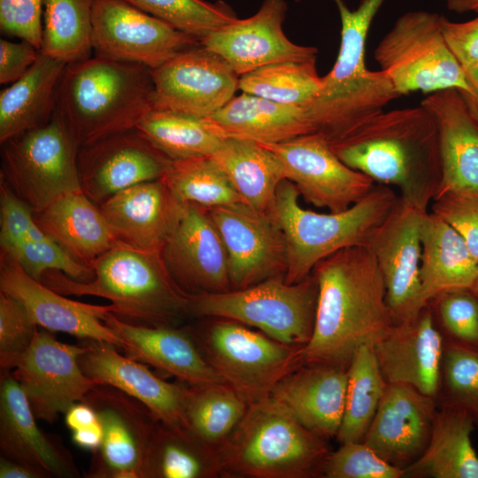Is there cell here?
I'll use <instances>...</instances> for the list:
<instances>
[{
	"mask_svg": "<svg viewBox=\"0 0 478 478\" xmlns=\"http://www.w3.org/2000/svg\"><path fill=\"white\" fill-rule=\"evenodd\" d=\"M312 274L318 301L303 362L347 368L361 345L374 344L394 324L382 274L366 246L340 250L320 261Z\"/></svg>",
	"mask_w": 478,
	"mask_h": 478,
	"instance_id": "1",
	"label": "cell"
},
{
	"mask_svg": "<svg viewBox=\"0 0 478 478\" xmlns=\"http://www.w3.org/2000/svg\"><path fill=\"white\" fill-rule=\"evenodd\" d=\"M330 147L348 166L396 187L401 198L421 210L440 189L438 131L422 105L382 112Z\"/></svg>",
	"mask_w": 478,
	"mask_h": 478,
	"instance_id": "2",
	"label": "cell"
},
{
	"mask_svg": "<svg viewBox=\"0 0 478 478\" xmlns=\"http://www.w3.org/2000/svg\"><path fill=\"white\" fill-rule=\"evenodd\" d=\"M153 109L150 69L95 55L66 65L55 112L81 148L136 127Z\"/></svg>",
	"mask_w": 478,
	"mask_h": 478,
	"instance_id": "3",
	"label": "cell"
},
{
	"mask_svg": "<svg viewBox=\"0 0 478 478\" xmlns=\"http://www.w3.org/2000/svg\"><path fill=\"white\" fill-rule=\"evenodd\" d=\"M94 278L81 282L57 271H46L41 282L65 296H95L111 301L112 313L134 325L177 327L190 316L189 294L168 273L160 252L124 243L92 264Z\"/></svg>",
	"mask_w": 478,
	"mask_h": 478,
	"instance_id": "4",
	"label": "cell"
},
{
	"mask_svg": "<svg viewBox=\"0 0 478 478\" xmlns=\"http://www.w3.org/2000/svg\"><path fill=\"white\" fill-rule=\"evenodd\" d=\"M333 1L341 19L337 58L305 108L315 132L329 145L348 137L400 96L382 71L368 70L365 65L368 31L385 0H361L355 10L343 0Z\"/></svg>",
	"mask_w": 478,
	"mask_h": 478,
	"instance_id": "5",
	"label": "cell"
},
{
	"mask_svg": "<svg viewBox=\"0 0 478 478\" xmlns=\"http://www.w3.org/2000/svg\"><path fill=\"white\" fill-rule=\"evenodd\" d=\"M221 477H322L327 441L306 428L272 395L249 404L217 447Z\"/></svg>",
	"mask_w": 478,
	"mask_h": 478,
	"instance_id": "6",
	"label": "cell"
},
{
	"mask_svg": "<svg viewBox=\"0 0 478 478\" xmlns=\"http://www.w3.org/2000/svg\"><path fill=\"white\" fill-rule=\"evenodd\" d=\"M293 182L283 180L276 192L273 216L286 243L284 279L297 283L330 255L351 246H366L371 236L395 205L398 195L375 183L359 202L340 212L319 213L303 209Z\"/></svg>",
	"mask_w": 478,
	"mask_h": 478,
	"instance_id": "7",
	"label": "cell"
},
{
	"mask_svg": "<svg viewBox=\"0 0 478 478\" xmlns=\"http://www.w3.org/2000/svg\"><path fill=\"white\" fill-rule=\"evenodd\" d=\"M189 297L190 316L235 320L283 343L304 347L313 332L318 284L312 274L297 283L278 275L244 289Z\"/></svg>",
	"mask_w": 478,
	"mask_h": 478,
	"instance_id": "8",
	"label": "cell"
},
{
	"mask_svg": "<svg viewBox=\"0 0 478 478\" xmlns=\"http://www.w3.org/2000/svg\"><path fill=\"white\" fill-rule=\"evenodd\" d=\"M209 319L213 320L186 328L207 361L249 404L270 396L285 375L304 364L302 347L235 320Z\"/></svg>",
	"mask_w": 478,
	"mask_h": 478,
	"instance_id": "9",
	"label": "cell"
},
{
	"mask_svg": "<svg viewBox=\"0 0 478 478\" xmlns=\"http://www.w3.org/2000/svg\"><path fill=\"white\" fill-rule=\"evenodd\" d=\"M442 18L436 12H408L376 46L374 59L400 96L415 91L469 90L465 71L445 42Z\"/></svg>",
	"mask_w": 478,
	"mask_h": 478,
	"instance_id": "10",
	"label": "cell"
},
{
	"mask_svg": "<svg viewBox=\"0 0 478 478\" xmlns=\"http://www.w3.org/2000/svg\"><path fill=\"white\" fill-rule=\"evenodd\" d=\"M1 144V179L34 212L81 190L79 148L56 112L44 125Z\"/></svg>",
	"mask_w": 478,
	"mask_h": 478,
	"instance_id": "11",
	"label": "cell"
},
{
	"mask_svg": "<svg viewBox=\"0 0 478 478\" xmlns=\"http://www.w3.org/2000/svg\"><path fill=\"white\" fill-rule=\"evenodd\" d=\"M53 332L35 330L28 348L0 362L24 390L36 419L52 423L97 383L81 369L80 357L88 347L58 341Z\"/></svg>",
	"mask_w": 478,
	"mask_h": 478,
	"instance_id": "12",
	"label": "cell"
},
{
	"mask_svg": "<svg viewBox=\"0 0 478 478\" xmlns=\"http://www.w3.org/2000/svg\"><path fill=\"white\" fill-rule=\"evenodd\" d=\"M201 42L125 0H93L96 56L158 68Z\"/></svg>",
	"mask_w": 478,
	"mask_h": 478,
	"instance_id": "13",
	"label": "cell"
},
{
	"mask_svg": "<svg viewBox=\"0 0 478 478\" xmlns=\"http://www.w3.org/2000/svg\"><path fill=\"white\" fill-rule=\"evenodd\" d=\"M82 401L95 409L103 428L86 477L142 478L157 418L139 400L107 384H97Z\"/></svg>",
	"mask_w": 478,
	"mask_h": 478,
	"instance_id": "14",
	"label": "cell"
},
{
	"mask_svg": "<svg viewBox=\"0 0 478 478\" xmlns=\"http://www.w3.org/2000/svg\"><path fill=\"white\" fill-rule=\"evenodd\" d=\"M260 143L277 155L285 178L306 202L330 212L349 209L375 185L370 177L344 164L320 133L279 143Z\"/></svg>",
	"mask_w": 478,
	"mask_h": 478,
	"instance_id": "15",
	"label": "cell"
},
{
	"mask_svg": "<svg viewBox=\"0 0 478 478\" xmlns=\"http://www.w3.org/2000/svg\"><path fill=\"white\" fill-rule=\"evenodd\" d=\"M427 212L398 196L366 245L382 274L394 324L413 319L426 306L421 298L420 266L421 225Z\"/></svg>",
	"mask_w": 478,
	"mask_h": 478,
	"instance_id": "16",
	"label": "cell"
},
{
	"mask_svg": "<svg viewBox=\"0 0 478 478\" xmlns=\"http://www.w3.org/2000/svg\"><path fill=\"white\" fill-rule=\"evenodd\" d=\"M206 212L227 254L231 289L285 275V238L272 213L258 212L243 203Z\"/></svg>",
	"mask_w": 478,
	"mask_h": 478,
	"instance_id": "17",
	"label": "cell"
},
{
	"mask_svg": "<svg viewBox=\"0 0 478 478\" xmlns=\"http://www.w3.org/2000/svg\"><path fill=\"white\" fill-rule=\"evenodd\" d=\"M154 109L205 118L223 107L239 89V75L202 44L151 70Z\"/></svg>",
	"mask_w": 478,
	"mask_h": 478,
	"instance_id": "18",
	"label": "cell"
},
{
	"mask_svg": "<svg viewBox=\"0 0 478 478\" xmlns=\"http://www.w3.org/2000/svg\"><path fill=\"white\" fill-rule=\"evenodd\" d=\"M77 162L81 190L99 205L125 189L162 178L172 159L134 127L79 148Z\"/></svg>",
	"mask_w": 478,
	"mask_h": 478,
	"instance_id": "19",
	"label": "cell"
},
{
	"mask_svg": "<svg viewBox=\"0 0 478 478\" xmlns=\"http://www.w3.org/2000/svg\"><path fill=\"white\" fill-rule=\"evenodd\" d=\"M288 6L284 0H264L258 12L211 33L201 41L243 75L264 66L285 61H316L318 50L292 42L282 24Z\"/></svg>",
	"mask_w": 478,
	"mask_h": 478,
	"instance_id": "20",
	"label": "cell"
},
{
	"mask_svg": "<svg viewBox=\"0 0 478 478\" xmlns=\"http://www.w3.org/2000/svg\"><path fill=\"white\" fill-rule=\"evenodd\" d=\"M161 256L171 277L188 294L231 289L227 254L205 208L185 205Z\"/></svg>",
	"mask_w": 478,
	"mask_h": 478,
	"instance_id": "21",
	"label": "cell"
},
{
	"mask_svg": "<svg viewBox=\"0 0 478 478\" xmlns=\"http://www.w3.org/2000/svg\"><path fill=\"white\" fill-rule=\"evenodd\" d=\"M0 291L19 300L37 326L82 340L107 342L121 349V340L104 323L112 305H96L69 299L29 276L8 254H0Z\"/></svg>",
	"mask_w": 478,
	"mask_h": 478,
	"instance_id": "22",
	"label": "cell"
},
{
	"mask_svg": "<svg viewBox=\"0 0 478 478\" xmlns=\"http://www.w3.org/2000/svg\"><path fill=\"white\" fill-rule=\"evenodd\" d=\"M436 402L411 386L388 383L362 442L387 462L405 469L428 445Z\"/></svg>",
	"mask_w": 478,
	"mask_h": 478,
	"instance_id": "23",
	"label": "cell"
},
{
	"mask_svg": "<svg viewBox=\"0 0 478 478\" xmlns=\"http://www.w3.org/2000/svg\"><path fill=\"white\" fill-rule=\"evenodd\" d=\"M373 347L387 383L408 385L437 399L444 341L429 304L413 319L393 324Z\"/></svg>",
	"mask_w": 478,
	"mask_h": 478,
	"instance_id": "24",
	"label": "cell"
},
{
	"mask_svg": "<svg viewBox=\"0 0 478 478\" xmlns=\"http://www.w3.org/2000/svg\"><path fill=\"white\" fill-rule=\"evenodd\" d=\"M84 343L88 349L80 357V365L95 382L111 385L135 397L161 422L186 426L189 385L162 380L143 363L119 353L112 343L96 340Z\"/></svg>",
	"mask_w": 478,
	"mask_h": 478,
	"instance_id": "25",
	"label": "cell"
},
{
	"mask_svg": "<svg viewBox=\"0 0 478 478\" xmlns=\"http://www.w3.org/2000/svg\"><path fill=\"white\" fill-rule=\"evenodd\" d=\"M103 321L121 340V349L133 359L190 386L226 382L204 358L186 328L134 325L112 312L107 313Z\"/></svg>",
	"mask_w": 478,
	"mask_h": 478,
	"instance_id": "26",
	"label": "cell"
},
{
	"mask_svg": "<svg viewBox=\"0 0 478 478\" xmlns=\"http://www.w3.org/2000/svg\"><path fill=\"white\" fill-rule=\"evenodd\" d=\"M186 204L160 178L125 189L99 207L120 241L161 253Z\"/></svg>",
	"mask_w": 478,
	"mask_h": 478,
	"instance_id": "27",
	"label": "cell"
},
{
	"mask_svg": "<svg viewBox=\"0 0 478 478\" xmlns=\"http://www.w3.org/2000/svg\"><path fill=\"white\" fill-rule=\"evenodd\" d=\"M2 371L0 448L4 456L31 466L47 477H77L68 451L40 429L20 384L10 371Z\"/></svg>",
	"mask_w": 478,
	"mask_h": 478,
	"instance_id": "28",
	"label": "cell"
},
{
	"mask_svg": "<svg viewBox=\"0 0 478 478\" xmlns=\"http://www.w3.org/2000/svg\"><path fill=\"white\" fill-rule=\"evenodd\" d=\"M347 389V368L303 364L285 375L271 395L310 431L328 441L342 424Z\"/></svg>",
	"mask_w": 478,
	"mask_h": 478,
	"instance_id": "29",
	"label": "cell"
},
{
	"mask_svg": "<svg viewBox=\"0 0 478 478\" xmlns=\"http://www.w3.org/2000/svg\"><path fill=\"white\" fill-rule=\"evenodd\" d=\"M420 105L432 115L438 131L443 175L437 195L454 188H478V125L461 92L438 90Z\"/></svg>",
	"mask_w": 478,
	"mask_h": 478,
	"instance_id": "30",
	"label": "cell"
},
{
	"mask_svg": "<svg viewBox=\"0 0 478 478\" xmlns=\"http://www.w3.org/2000/svg\"><path fill=\"white\" fill-rule=\"evenodd\" d=\"M34 218L49 237L90 267L101 255L122 243L99 205L82 190L59 197L34 212Z\"/></svg>",
	"mask_w": 478,
	"mask_h": 478,
	"instance_id": "31",
	"label": "cell"
},
{
	"mask_svg": "<svg viewBox=\"0 0 478 478\" xmlns=\"http://www.w3.org/2000/svg\"><path fill=\"white\" fill-rule=\"evenodd\" d=\"M220 137L279 143L315 132L305 108L242 93L204 118Z\"/></svg>",
	"mask_w": 478,
	"mask_h": 478,
	"instance_id": "32",
	"label": "cell"
},
{
	"mask_svg": "<svg viewBox=\"0 0 478 478\" xmlns=\"http://www.w3.org/2000/svg\"><path fill=\"white\" fill-rule=\"evenodd\" d=\"M420 241V280L424 305L443 293L472 289L478 262L454 228L427 212Z\"/></svg>",
	"mask_w": 478,
	"mask_h": 478,
	"instance_id": "33",
	"label": "cell"
},
{
	"mask_svg": "<svg viewBox=\"0 0 478 478\" xmlns=\"http://www.w3.org/2000/svg\"><path fill=\"white\" fill-rule=\"evenodd\" d=\"M66 66V63L40 52L21 78L1 91V143L51 119Z\"/></svg>",
	"mask_w": 478,
	"mask_h": 478,
	"instance_id": "34",
	"label": "cell"
},
{
	"mask_svg": "<svg viewBox=\"0 0 478 478\" xmlns=\"http://www.w3.org/2000/svg\"><path fill=\"white\" fill-rule=\"evenodd\" d=\"M474 428L466 410L441 404L427 449L404 469V477L478 478V455L471 442Z\"/></svg>",
	"mask_w": 478,
	"mask_h": 478,
	"instance_id": "35",
	"label": "cell"
},
{
	"mask_svg": "<svg viewBox=\"0 0 478 478\" xmlns=\"http://www.w3.org/2000/svg\"><path fill=\"white\" fill-rule=\"evenodd\" d=\"M212 157L243 204L260 212H273L277 189L286 179L274 151L253 140L226 137Z\"/></svg>",
	"mask_w": 478,
	"mask_h": 478,
	"instance_id": "36",
	"label": "cell"
},
{
	"mask_svg": "<svg viewBox=\"0 0 478 478\" xmlns=\"http://www.w3.org/2000/svg\"><path fill=\"white\" fill-rule=\"evenodd\" d=\"M220 476L217 449L188 427L158 421L146 454L142 478H215Z\"/></svg>",
	"mask_w": 478,
	"mask_h": 478,
	"instance_id": "37",
	"label": "cell"
},
{
	"mask_svg": "<svg viewBox=\"0 0 478 478\" xmlns=\"http://www.w3.org/2000/svg\"><path fill=\"white\" fill-rule=\"evenodd\" d=\"M92 51L93 0H43L40 52L68 65Z\"/></svg>",
	"mask_w": 478,
	"mask_h": 478,
	"instance_id": "38",
	"label": "cell"
},
{
	"mask_svg": "<svg viewBox=\"0 0 478 478\" xmlns=\"http://www.w3.org/2000/svg\"><path fill=\"white\" fill-rule=\"evenodd\" d=\"M387 384L373 344L361 345L347 367L345 408L335 437L341 444L363 440Z\"/></svg>",
	"mask_w": 478,
	"mask_h": 478,
	"instance_id": "39",
	"label": "cell"
},
{
	"mask_svg": "<svg viewBox=\"0 0 478 478\" xmlns=\"http://www.w3.org/2000/svg\"><path fill=\"white\" fill-rule=\"evenodd\" d=\"M136 127L172 160L212 157L223 138L201 117L153 109Z\"/></svg>",
	"mask_w": 478,
	"mask_h": 478,
	"instance_id": "40",
	"label": "cell"
},
{
	"mask_svg": "<svg viewBox=\"0 0 478 478\" xmlns=\"http://www.w3.org/2000/svg\"><path fill=\"white\" fill-rule=\"evenodd\" d=\"M248 406L246 397L228 383L189 385L185 423L217 449L243 418Z\"/></svg>",
	"mask_w": 478,
	"mask_h": 478,
	"instance_id": "41",
	"label": "cell"
},
{
	"mask_svg": "<svg viewBox=\"0 0 478 478\" xmlns=\"http://www.w3.org/2000/svg\"><path fill=\"white\" fill-rule=\"evenodd\" d=\"M321 85L316 61H285L239 76V89L268 100L306 108Z\"/></svg>",
	"mask_w": 478,
	"mask_h": 478,
	"instance_id": "42",
	"label": "cell"
},
{
	"mask_svg": "<svg viewBox=\"0 0 478 478\" xmlns=\"http://www.w3.org/2000/svg\"><path fill=\"white\" fill-rule=\"evenodd\" d=\"M161 179L184 204L208 209L243 203L212 157L172 160Z\"/></svg>",
	"mask_w": 478,
	"mask_h": 478,
	"instance_id": "43",
	"label": "cell"
},
{
	"mask_svg": "<svg viewBox=\"0 0 478 478\" xmlns=\"http://www.w3.org/2000/svg\"><path fill=\"white\" fill-rule=\"evenodd\" d=\"M200 42L211 33L237 19L224 1L125 0Z\"/></svg>",
	"mask_w": 478,
	"mask_h": 478,
	"instance_id": "44",
	"label": "cell"
},
{
	"mask_svg": "<svg viewBox=\"0 0 478 478\" xmlns=\"http://www.w3.org/2000/svg\"><path fill=\"white\" fill-rule=\"evenodd\" d=\"M438 398L466 410L478 427V348L444 342Z\"/></svg>",
	"mask_w": 478,
	"mask_h": 478,
	"instance_id": "45",
	"label": "cell"
},
{
	"mask_svg": "<svg viewBox=\"0 0 478 478\" xmlns=\"http://www.w3.org/2000/svg\"><path fill=\"white\" fill-rule=\"evenodd\" d=\"M1 251L11 256L29 276L39 281L49 270L60 271L81 282L92 281L95 275L92 267L74 259L50 237L26 241Z\"/></svg>",
	"mask_w": 478,
	"mask_h": 478,
	"instance_id": "46",
	"label": "cell"
},
{
	"mask_svg": "<svg viewBox=\"0 0 478 478\" xmlns=\"http://www.w3.org/2000/svg\"><path fill=\"white\" fill-rule=\"evenodd\" d=\"M404 469L391 465L361 442L342 443L323 466L326 478H401Z\"/></svg>",
	"mask_w": 478,
	"mask_h": 478,
	"instance_id": "47",
	"label": "cell"
},
{
	"mask_svg": "<svg viewBox=\"0 0 478 478\" xmlns=\"http://www.w3.org/2000/svg\"><path fill=\"white\" fill-rule=\"evenodd\" d=\"M431 210L464 239L478 262V188H454L432 201Z\"/></svg>",
	"mask_w": 478,
	"mask_h": 478,
	"instance_id": "48",
	"label": "cell"
},
{
	"mask_svg": "<svg viewBox=\"0 0 478 478\" xmlns=\"http://www.w3.org/2000/svg\"><path fill=\"white\" fill-rule=\"evenodd\" d=\"M436 298L439 299L440 319L451 337L450 341L478 348V297L471 289H461Z\"/></svg>",
	"mask_w": 478,
	"mask_h": 478,
	"instance_id": "49",
	"label": "cell"
},
{
	"mask_svg": "<svg viewBox=\"0 0 478 478\" xmlns=\"http://www.w3.org/2000/svg\"><path fill=\"white\" fill-rule=\"evenodd\" d=\"M49 237L38 226L30 206L0 181V248L6 251L20 243Z\"/></svg>",
	"mask_w": 478,
	"mask_h": 478,
	"instance_id": "50",
	"label": "cell"
},
{
	"mask_svg": "<svg viewBox=\"0 0 478 478\" xmlns=\"http://www.w3.org/2000/svg\"><path fill=\"white\" fill-rule=\"evenodd\" d=\"M37 327L19 300L0 291V362L24 352Z\"/></svg>",
	"mask_w": 478,
	"mask_h": 478,
	"instance_id": "51",
	"label": "cell"
},
{
	"mask_svg": "<svg viewBox=\"0 0 478 478\" xmlns=\"http://www.w3.org/2000/svg\"><path fill=\"white\" fill-rule=\"evenodd\" d=\"M43 0H0V27L8 35L32 43L40 50Z\"/></svg>",
	"mask_w": 478,
	"mask_h": 478,
	"instance_id": "52",
	"label": "cell"
},
{
	"mask_svg": "<svg viewBox=\"0 0 478 478\" xmlns=\"http://www.w3.org/2000/svg\"><path fill=\"white\" fill-rule=\"evenodd\" d=\"M445 42L464 71L478 66V16L464 22L442 18Z\"/></svg>",
	"mask_w": 478,
	"mask_h": 478,
	"instance_id": "53",
	"label": "cell"
},
{
	"mask_svg": "<svg viewBox=\"0 0 478 478\" xmlns=\"http://www.w3.org/2000/svg\"><path fill=\"white\" fill-rule=\"evenodd\" d=\"M40 50L27 41L0 40V83H13L21 78L38 58Z\"/></svg>",
	"mask_w": 478,
	"mask_h": 478,
	"instance_id": "54",
	"label": "cell"
},
{
	"mask_svg": "<svg viewBox=\"0 0 478 478\" xmlns=\"http://www.w3.org/2000/svg\"><path fill=\"white\" fill-rule=\"evenodd\" d=\"M65 414L66 425L71 431L89 427L99 422L95 409L83 401L73 405Z\"/></svg>",
	"mask_w": 478,
	"mask_h": 478,
	"instance_id": "55",
	"label": "cell"
},
{
	"mask_svg": "<svg viewBox=\"0 0 478 478\" xmlns=\"http://www.w3.org/2000/svg\"><path fill=\"white\" fill-rule=\"evenodd\" d=\"M42 471L15 461L5 456L0 458V478H45Z\"/></svg>",
	"mask_w": 478,
	"mask_h": 478,
	"instance_id": "56",
	"label": "cell"
},
{
	"mask_svg": "<svg viewBox=\"0 0 478 478\" xmlns=\"http://www.w3.org/2000/svg\"><path fill=\"white\" fill-rule=\"evenodd\" d=\"M72 440L80 448L96 451L103 441V428L100 420L92 426L72 431Z\"/></svg>",
	"mask_w": 478,
	"mask_h": 478,
	"instance_id": "57",
	"label": "cell"
},
{
	"mask_svg": "<svg viewBox=\"0 0 478 478\" xmlns=\"http://www.w3.org/2000/svg\"><path fill=\"white\" fill-rule=\"evenodd\" d=\"M468 91H460L467 108L478 125V66L465 71Z\"/></svg>",
	"mask_w": 478,
	"mask_h": 478,
	"instance_id": "58",
	"label": "cell"
},
{
	"mask_svg": "<svg viewBox=\"0 0 478 478\" xmlns=\"http://www.w3.org/2000/svg\"><path fill=\"white\" fill-rule=\"evenodd\" d=\"M447 8L457 13H478V0H447Z\"/></svg>",
	"mask_w": 478,
	"mask_h": 478,
	"instance_id": "59",
	"label": "cell"
},
{
	"mask_svg": "<svg viewBox=\"0 0 478 478\" xmlns=\"http://www.w3.org/2000/svg\"><path fill=\"white\" fill-rule=\"evenodd\" d=\"M471 290L478 297V265H477L476 277H475V280H474V282Z\"/></svg>",
	"mask_w": 478,
	"mask_h": 478,
	"instance_id": "60",
	"label": "cell"
}]
</instances>
